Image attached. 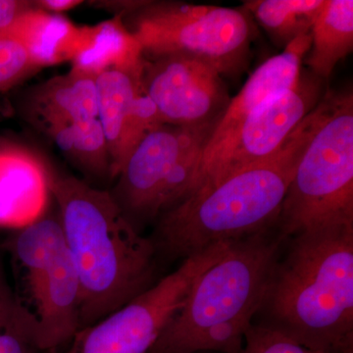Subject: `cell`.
I'll list each match as a JSON object with an SVG mask.
<instances>
[{"mask_svg":"<svg viewBox=\"0 0 353 353\" xmlns=\"http://www.w3.org/2000/svg\"><path fill=\"white\" fill-rule=\"evenodd\" d=\"M50 174L51 196L80 280L83 329L152 287L157 248L108 192L75 176Z\"/></svg>","mask_w":353,"mask_h":353,"instance_id":"cell-1","label":"cell"},{"mask_svg":"<svg viewBox=\"0 0 353 353\" xmlns=\"http://www.w3.org/2000/svg\"><path fill=\"white\" fill-rule=\"evenodd\" d=\"M324 109L323 97L269 159L201 188L165 210L152 241L157 250L185 260L211 245L275 229L297 163Z\"/></svg>","mask_w":353,"mask_h":353,"instance_id":"cell-2","label":"cell"},{"mask_svg":"<svg viewBox=\"0 0 353 353\" xmlns=\"http://www.w3.org/2000/svg\"><path fill=\"white\" fill-rule=\"evenodd\" d=\"M292 239L272 272L262 325L310 350L353 352V227Z\"/></svg>","mask_w":353,"mask_h":353,"instance_id":"cell-3","label":"cell"},{"mask_svg":"<svg viewBox=\"0 0 353 353\" xmlns=\"http://www.w3.org/2000/svg\"><path fill=\"white\" fill-rule=\"evenodd\" d=\"M285 240L275 228L233 241L196 279L148 353H241Z\"/></svg>","mask_w":353,"mask_h":353,"instance_id":"cell-4","label":"cell"},{"mask_svg":"<svg viewBox=\"0 0 353 353\" xmlns=\"http://www.w3.org/2000/svg\"><path fill=\"white\" fill-rule=\"evenodd\" d=\"M353 227L352 92L325 94L324 112L294 171L276 229L285 240Z\"/></svg>","mask_w":353,"mask_h":353,"instance_id":"cell-5","label":"cell"},{"mask_svg":"<svg viewBox=\"0 0 353 353\" xmlns=\"http://www.w3.org/2000/svg\"><path fill=\"white\" fill-rule=\"evenodd\" d=\"M132 14L129 30L145 57H194L221 76L240 75L248 66L254 27L245 9L148 1Z\"/></svg>","mask_w":353,"mask_h":353,"instance_id":"cell-6","label":"cell"},{"mask_svg":"<svg viewBox=\"0 0 353 353\" xmlns=\"http://www.w3.org/2000/svg\"><path fill=\"white\" fill-rule=\"evenodd\" d=\"M232 241L211 245L130 303L81 329L67 353H148L179 310L196 279L222 259Z\"/></svg>","mask_w":353,"mask_h":353,"instance_id":"cell-7","label":"cell"},{"mask_svg":"<svg viewBox=\"0 0 353 353\" xmlns=\"http://www.w3.org/2000/svg\"><path fill=\"white\" fill-rule=\"evenodd\" d=\"M212 132L163 124L146 134L119 175L121 197L129 211L155 217L189 196Z\"/></svg>","mask_w":353,"mask_h":353,"instance_id":"cell-8","label":"cell"},{"mask_svg":"<svg viewBox=\"0 0 353 353\" xmlns=\"http://www.w3.org/2000/svg\"><path fill=\"white\" fill-rule=\"evenodd\" d=\"M322 81L301 73L296 87L248 114L214 150L202 155L190 194L273 157L324 97Z\"/></svg>","mask_w":353,"mask_h":353,"instance_id":"cell-9","label":"cell"},{"mask_svg":"<svg viewBox=\"0 0 353 353\" xmlns=\"http://www.w3.org/2000/svg\"><path fill=\"white\" fill-rule=\"evenodd\" d=\"M141 80L165 125L214 130L231 101L219 72L194 57H145Z\"/></svg>","mask_w":353,"mask_h":353,"instance_id":"cell-10","label":"cell"},{"mask_svg":"<svg viewBox=\"0 0 353 353\" xmlns=\"http://www.w3.org/2000/svg\"><path fill=\"white\" fill-rule=\"evenodd\" d=\"M143 71L110 69L95 77L97 119L108 141L112 176L153 130L161 126L154 104L143 90Z\"/></svg>","mask_w":353,"mask_h":353,"instance_id":"cell-11","label":"cell"},{"mask_svg":"<svg viewBox=\"0 0 353 353\" xmlns=\"http://www.w3.org/2000/svg\"><path fill=\"white\" fill-rule=\"evenodd\" d=\"M28 281L37 306L32 347L54 350L81 330L80 280L67 245Z\"/></svg>","mask_w":353,"mask_h":353,"instance_id":"cell-12","label":"cell"},{"mask_svg":"<svg viewBox=\"0 0 353 353\" xmlns=\"http://www.w3.org/2000/svg\"><path fill=\"white\" fill-rule=\"evenodd\" d=\"M50 192L48 167L34 152L0 141V227L22 229L43 217Z\"/></svg>","mask_w":353,"mask_h":353,"instance_id":"cell-13","label":"cell"},{"mask_svg":"<svg viewBox=\"0 0 353 353\" xmlns=\"http://www.w3.org/2000/svg\"><path fill=\"white\" fill-rule=\"evenodd\" d=\"M310 46V34L299 37L280 54L269 58L253 72L240 92L231 99L211 134L203 155L214 150L255 108L271 97L296 87Z\"/></svg>","mask_w":353,"mask_h":353,"instance_id":"cell-14","label":"cell"},{"mask_svg":"<svg viewBox=\"0 0 353 353\" xmlns=\"http://www.w3.org/2000/svg\"><path fill=\"white\" fill-rule=\"evenodd\" d=\"M28 114L41 129L75 124L97 118L95 77L71 68L34 88Z\"/></svg>","mask_w":353,"mask_h":353,"instance_id":"cell-15","label":"cell"},{"mask_svg":"<svg viewBox=\"0 0 353 353\" xmlns=\"http://www.w3.org/2000/svg\"><path fill=\"white\" fill-rule=\"evenodd\" d=\"M6 32L25 46L34 63L41 69L72 62L85 41V26L80 27L63 16L36 6Z\"/></svg>","mask_w":353,"mask_h":353,"instance_id":"cell-16","label":"cell"},{"mask_svg":"<svg viewBox=\"0 0 353 353\" xmlns=\"http://www.w3.org/2000/svg\"><path fill=\"white\" fill-rule=\"evenodd\" d=\"M145 55L136 37L114 16L94 26H85V41L72 60V68L97 77L110 69L143 71Z\"/></svg>","mask_w":353,"mask_h":353,"instance_id":"cell-17","label":"cell"},{"mask_svg":"<svg viewBox=\"0 0 353 353\" xmlns=\"http://www.w3.org/2000/svg\"><path fill=\"white\" fill-rule=\"evenodd\" d=\"M304 60L311 74L325 81L353 48L352 0H326L310 32Z\"/></svg>","mask_w":353,"mask_h":353,"instance_id":"cell-18","label":"cell"},{"mask_svg":"<svg viewBox=\"0 0 353 353\" xmlns=\"http://www.w3.org/2000/svg\"><path fill=\"white\" fill-rule=\"evenodd\" d=\"M326 0H248L243 9L256 19L279 48L310 34Z\"/></svg>","mask_w":353,"mask_h":353,"instance_id":"cell-19","label":"cell"},{"mask_svg":"<svg viewBox=\"0 0 353 353\" xmlns=\"http://www.w3.org/2000/svg\"><path fill=\"white\" fill-rule=\"evenodd\" d=\"M43 131L67 157L90 173L102 174L110 170L108 141L97 118L51 126Z\"/></svg>","mask_w":353,"mask_h":353,"instance_id":"cell-20","label":"cell"},{"mask_svg":"<svg viewBox=\"0 0 353 353\" xmlns=\"http://www.w3.org/2000/svg\"><path fill=\"white\" fill-rule=\"evenodd\" d=\"M36 317L18 301L0 265V353H32Z\"/></svg>","mask_w":353,"mask_h":353,"instance_id":"cell-21","label":"cell"},{"mask_svg":"<svg viewBox=\"0 0 353 353\" xmlns=\"http://www.w3.org/2000/svg\"><path fill=\"white\" fill-rule=\"evenodd\" d=\"M39 68L17 39L0 32V92L13 88Z\"/></svg>","mask_w":353,"mask_h":353,"instance_id":"cell-22","label":"cell"},{"mask_svg":"<svg viewBox=\"0 0 353 353\" xmlns=\"http://www.w3.org/2000/svg\"><path fill=\"white\" fill-rule=\"evenodd\" d=\"M241 353H333L310 350L264 325H252ZM353 353V352H347Z\"/></svg>","mask_w":353,"mask_h":353,"instance_id":"cell-23","label":"cell"},{"mask_svg":"<svg viewBox=\"0 0 353 353\" xmlns=\"http://www.w3.org/2000/svg\"><path fill=\"white\" fill-rule=\"evenodd\" d=\"M34 7V1L28 0H0V32L8 31L16 21Z\"/></svg>","mask_w":353,"mask_h":353,"instance_id":"cell-24","label":"cell"},{"mask_svg":"<svg viewBox=\"0 0 353 353\" xmlns=\"http://www.w3.org/2000/svg\"><path fill=\"white\" fill-rule=\"evenodd\" d=\"M34 3L38 8L46 12L60 15L61 13L82 6L83 1L81 0H34Z\"/></svg>","mask_w":353,"mask_h":353,"instance_id":"cell-25","label":"cell"},{"mask_svg":"<svg viewBox=\"0 0 353 353\" xmlns=\"http://www.w3.org/2000/svg\"><path fill=\"white\" fill-rule=\"evenodd\" d=\"M90 6L101 7V8L108 9L109 11H115L117 12L115 16H122L124 13H134L139 10L141 7L145 6L148 1H90Z\"/></svg>","mask_w":353,"mask_h":353,"instance_id":"cell-26","label":"cell"},{"mask_svg":"<svg viewBox=\"0 0 353 353\" xmlns=\"http://www.w3.org/2000/svg\"><path fill=\"white\" fill-rule=\"evenodd\" d=\"M196 353H215V352H196Z\"/></svg>","mask_w":353,"mask_h":353,"instance_id":"cell-27","label":"cell"},{"mask_svg":"<svg viewBox=\"0 0 353 353\" xmlns=\"http://www.w3.org/2000/svg\"><path fill=\"white\" fill-rule=\"evenodd\" d=\"M32 353H34V352H32Z\"/></svg>","mask_w":353,"mask_h":353,"instance_id":"cell-28","label":"cell"}]
</instances>
